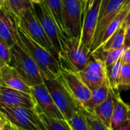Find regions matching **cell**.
Segmentation results:
<instances>
[{
  "label": "cell",
  "mask_w": 130,
  "mask_h": 130,
  "mask_svg": "<svg viewBox=\"0 0 130 130\" xmlns=\"http://www.w3.org/2000/svg\"><path fill=\"white\" fill-rule=\"evenodd\" d=\"M46 3L53 18L55 19L62 34L67 37L65 33L63 16H62V0H44Z\"/></svg>",
  "instance_id": "obj_24"
},
{
  "label": "cell",
  "mask_w": 130,
  "mask_h": 130,
  "mask_svg": "<svg viewBox=\"0 0 130 130\" xmlns=\"http://www.w3.org/2000/svg\"><path fill=\"white\" fill-rule=\"evenodd\" d=\"M101 3L102 0H91L84 13L81 42L89 50L97 28Z\"/></svg>",
  "instance_id": "obj_10"
},
{
  "label": "cell",
  "mask_w": 130,
  "mask_h": 130,
  "mask_svg": "<svg viewBox=\"0 0 130 130\" xmlns=\"http://www.w3.org/2000/svg\"><path fill=\"white\" fill-rule=\"evenodd\" d=\"M68 123L72 130H91L85 115L82 111L68 120Z\"/></svg>",
  "instance_id": "obj_26"
},
{
  "label": "cell",
  "mask_w": 130,
  "mask_h": 130,
  "mask_svg": "<svg viewBox=\"0 0 130 130\" xmlns=\"http://www.w3.org/2000/svg\"><path fill=\"white\" fill-rule=\"evenodd\" d=\"M14 18L15 21L17 43L37 64L43 80L57 78L61 72V66L58 58L52 52L35 42L20 25L16 17L14 16Z\"/></svg>",
  "instance_id": "obj_1"
},
{
  "label": "cell",
  "mask_w": 130,
  "mask_h": 130,
  "mask_svg": "<svg viewBox=\"0 0 130 130\" xmlns=\"http://www.w3.org/2000/svg\"><path fill=\"white\" fill-rule=\"evenodd\" d=\"M130 120V107L124 102L120 95L117 97L111 119V129H114Z\"/></svg>",
  "instance_id": "obj_20"
},
{
  "label": "cell",
  "mask_w": 130,
  "mask_h": 130,
  "mask_svg": "<svg viewBox=\"0 0 130 130\" xmlns=\"http://www.w3.org/2000/svg\"><path fill=\"white\" fill-rule=\"evenodd\" d=\"M11 126H12V125H11ZM12 128H13V126H12ZM13 130H14V128H13Z\"/></svg>",
  "instance_id": "obj_41"
},
{
  "label": "cell",
  "mask_w": 130,
  "mask_h": 130,
  "mask_svg": "<svg viewBox=\"0 0 130 130\" xmlns=\"http://www.w3.org/2000/svg\"><path fill=\"white\" fill-rule=\"evenodd\" d=\"M44 0H30V2L33 3V4H37V3H40L42 2H43Z\"/></svg>",
  "instance_id": "obj_36"
},
{
  "label": "cell",
  "mask_w": 130,
  "mask_h": 130,
  "mask_svg": "<svg viewBox=\"0 0 130 130\" xmlns=\"http://www.w3.org/2000/svg\"><path fill=\"white\" fill-rule=\"evenodd\" d=\"M122 66H123V62H122V57H121L114 63L106 66V72H107V77L108 83L112 90L119 91Z\"/></svg>",
  "instance_id": "obj_22"
},
{
  "label": "cell",
  "mask_w": 130,
  "mask_h": 130,
  "mask_svg": "<svg viewBox=\"0 0 130 130\" xmlns=\"http://www.w3.org/2000/svg\"><path fill=\"white\" fill-rule=\"evenodd\" d=\"M126 4H130V0H126Z\"/></svg>",
  "instance_id": "obj_40"
},
{
  "label": "cell",
  "mask_w": 130,
  "mask_h": 130,
  "mask_svg": "<svg viewBox=\"0 0 130 130\" xmlns=\"http://www.w3.org/2000/svg\"><path fill=\"white\" fill-rule=\"evenodd\" d=\"M5 117L0 113V130H3L4 125H5Z\"/></svg>",
  "instance_id": "obj_34"
},
{
  "label": "cell",
  "mask_w": 130,
  "mask_h": 130,
  "mask_svg": "<svg viewBox=\"0 0 130 130\" xmlns=\"http://www.w3.org/2000/svg\"><path fill=\"white\" fill-rule=\"evenodd\" d=\"M11 125H12V124H11ZM12 126H13V128L14 129V130H24V129H23L18 128V127H16V126H13V125H12Z\"/></svg>",
  "instance_id": "obj_38"
},
{
  "label": "cell",
  "mask_w": 130,
  "mask_h": 130,
  "mask_svg": "<svg viewBox=\"0 0 130 130\" xmlns=\"http://www.w3.org/2000/svg\"><path fill=\"white\" fill-rule=\"evenodd\" d=\"M123 65L130 66V47L125 49V51L122 56Z\"/></svg>",
  "instance_id": "obj_30"
},
{
  "label": "cell",
  "mask_w": 130,
  "mask_h": 130,
  "mask_svg": "<svg viewBox=\"0 0 130 130\" xmlns=\"http://www.w3.org/2000/svg\"><path fill=\"white\" fill-rule=\"evenodd\" d=\"M0 7L1 8L5 7V0H0Z\"/></svg>",
  "instance_id": "obj_37"
},
{
  "label": "cell",
  "mask_w": 130,
  "mask_h": 130,
  "mask_svg": "<svg viewBox=\"0 0 130 130\" xmlns=\"http://www.w3.org/2000/svg\"><path fill=\"white\" fill-rule=\"evenodd\" d=\"M16 18L20 25L35 42L52 52L58 58V54L56 53L50 39L46 34L39 19L36 15L34 6L28 8L20 18Z\"/></svg>",
  "instance_id": "obj_7"
},
{
  "label": "cell",
  "mask_w": 130,
  "mask_h": 130,
  "mask_svg": "<svg viewBox=\"0 0 130 130\" xmlns=\"http://www.w3.org/2000/svg\"><path fill=\"white\" fill-rule=\"evenodd\" d=\"M85 1H86V7H87V5L89 4V2H91V0H85Z\"/></svg>",
  "instance_id": "obj_39"
},
{
  "label": "cell",
  "mask_w": 130,
  "mask_h": 130,
  "mask_svg": "<svg viewBox=\"0 0 130 130\" xmlns=\"http://www.w3.org/2000/svg\"><path fill=\"white\" fill-rule=\"evenodd\" d=\"M0 38L11 49L17 43L15 21L12 14L0 7Z\"/></svg>",
  "instance_id": "obj_17"
},
{
  "label": "cell",
  "mask_w": 130,
  "mask_h": 130,
  "mask_svg": "<svg viewBox=\"0 0 130 130\" xmlns=\"http://www.w3.org/2000/svg\"><path fill=\"white\" fill-rule=\"evenodd\" d=\"M65 33L67 37L81 39L84 8L80 0H62Z\"/></svg>",
  "instance_id": "obj_6"
},
{
  "label": "cell",
  "mask_w": 130,
  "mask_h": 130,
  "mask_svg": "<svg viewBox=\"0 0 130 130\" xmlns=\"http://www.w3.org/2000/svg\"><path fill=\"white\" fill-rule=\"evenodd\" d=\"M126 29L122 26L110 37V38L100 48L105 51L120 50L124 47Z\"/></svg>",
  "instance_id": "obj_23"
},
{
  "label": "cell",
  "mask_w": 130,
  "mask_h": 130,
  "mask_svg": "<svg viewBox=\"0 0 130 130\" xmlns=\"http://www.w3.org/2000/svg\"><path fill=\"white\" fill-rule=\"evenodd\" d=\"M110 90V87L107 81L102 86L91 91V98L82 106V108L86 111L93 113L95 108L107 99Z\"/></svg>",
  "instance_id": "obj_19"
},
{
  "label": "cell",
  "mask_w": 130,
  "mask_h": 130,
  "mask_svg": "<svg viewBox=\"0 0 130 130\" xmlns=\"http://www.w3.org/2000/svg\"><path fill=\"white\" fill-rule=\"evenodd\" d=\"M130 8V4H125L123 8L120 10L119 14L115 17V18L109 24L104 31L101 34L99 38L91 44L90 48V53L92 54L94 51L99 49L102 45H104L110 38V37L122 26Z\"/></svg>",
  "instance_id": "obj_16"
},
{
  "label": "cell",
  "mask_w": 130,
  "mask_h": 130,
  "mask_svg": "<svg viewBox=\"0 0 130 130\" xmlns=\"http://www.w3.org/2000/svg\"><path fill=\"white\" fill-rule=\"evenodd\" d=\"M76 74L91 91L100 88L108 81L105 64L101 60L94 57L85 68Z\"/></svg>",
  "instance_id": "obj_9"
},
{
  "label": "cell",
  "mask_w": 130,
  "mask_h": 130,
  "mask_svg": "<svg viewBox=\"0 0 130 130\" xmlns=\"http://www.w3.org/2000/svg\"><path fill=\"white\" fill-rule=\"evenodd\" d=\"M0 84L19 91L31 94V87L11 65H5L0 68Z\"/></svg>",
  "instance_id": "obj_15"
},
{
  "label": "cell",
  "mask_w": 130,
  "mask_h": 130,
  "mask_svg": "<svg viewBox=\"0 0 130 130\" xmlns=\"http://www.w3.org/2000/svg\"><path fill=\"white\" fill-rule=\"evenodd\" d=\"M126 2V0H102L98 22L92 43L99 38L109 24L119 14Z\"/></svg>",
  "instance_id": "obj_14"
},
{
  "label": "cell",
  "mask_w": 130,
  "mask_h": 130,
  "mask_svg": "<svg viewBox=\"0 0 130 130\" xmlns=\"http://www.w3.org/2000/svg\"><path fill=\"white\" fill-rule=\"evenodd\" d=\"M58 78L82 107L91 98V91L82 82L76 73L61 69L60 75Z\"/></svg>",
  "instance_id": "obj_12"
},
{
  "label": "cell",
  "mask_w": 130,
  "mask_h": 130,
  "mask_svg": "<svg viewBox=\"0 0 130 130\" xmlns=\"http://www.w3.org/2000/svg\"><path fill=\"white\" fill-rule=\"evenodd\" d=\"M31 95L35 101L37 112H41L54 119L65 120L63 115L61 113L53 100L44 82L31 87Z\"/></svg>",
  "instance_id": "obj_11"
},
{
  "label": "cell",
  "mask_w": 130,
  "mask_h": 130,
  "mask_svg": "<svg viewBox=\"0 0 130 130\" xmlns=\"http://www.w3.org/2000/svg\"><path fill=\"white\" fill-rule=\"evenodd\" d=\"M24 107L37 110V105L31 94L19 91L0 84V107Z\"/></svg>",
  "instance_id": "obj_13"
},
{
  "label": "cell",
  "mask_w": 130,
  "mask_h": 130,
  "mask_svg": "<svg viewBox=\"0 0 130 130\" xmlns=\"http://www.w3.org/2000/svg\"><path fill=\"white\" fill-rule=\"evenodd\" d=\"M124 47H125V49L130 47V24L126 27V29Z\"/></svg>",
  "instance_id": "obj_31"
},
{
  "label": "cell",
  "mask_w": 130,
  "mask_h": 130,
  "mask_svg": "<svg viewBox=\"0 0 130 130\" xmlns=\"http://www.w3.org/2000/svg\"><path fill=\"white\" fill-rule=\"evenodd\" d=\"M33 6L37 18L39 19L46 34L50 39L56 53L58 54L59 58V53L61 51L60 39L63 35L62 34L45 1L40 3L33 4Z\"/></svg>",
  "instance_id": "obj_8"
},
{
  "label": "cell",
  "mask_w": 130,
  "mask_h": 130,
  "mask_svg": "<svg viewBox=\"0 0 130 130\" xmlns=\"http://www.w3.org/2000/svg\"><path fill=\"white\" fill-rule=\"evenodd\" d=\"M82 112L85 115L88 121V123L91 130H112L107 128V126H105L94 114L86 111L83 108L82 110Z\"/></svg>",
  "instance_id": "obj_27"
},
{
  "label": "cell",
  "mask_w": 130,
  "mask_h": 130,
  "mask_svg": "<svg viewBox=\"0 0 130 130\" xmlns=\"http://www.w3.org/2000/svg\"><path fill=\"white\" fill-rule=\"evenodd\" d=\"M0 68H1V67H0Z\"/></svg>",
  "instance_id": "obj_43"
},
{
  "label": "cell",
  "mask_w": 130,
  "mask_h": 130,
  "mask_svg": "<svg viewBox=\"0 0 130 130\" xmlns=\"http://www.w3.org/2000/svg\"><path fill=\"white\" fill-rule=\"evenodd\" d=\"M39 117L47 130H72L66 120H57L50 117L41 112H38Z\"/></svg>",
  "instance_id": "obj_25"
},
{
  "label": "cell",
  "mask_w": 130,
  "mask_h": 130,
  "mask_svg": "<svg viewBox=\"0 0 130 130\" xmlns=\"http://www.w3.org/2000/svg\"></svg>",
  "instance_id": "obj_42"
},
{
  "label": "cell",
  "mask_w": 130,
  "mask_h": 130,
  "mask_svg": "<svg viewBox=\"0 0 130 130\" xmlns=\"http://www.w3.org/2000/svg\"><path fill=\"white\" fill-rule=\"evenodd\" d=\"M82 4V7L84 8V13H85V8H86V1L85 0H80Z\"/></svg>",
  "instance_id": "obj_35"
},
{
  "label": "cell",
  "mask_w": 130,
  "mask_h": 130,
  "mask_svg": "<svg viewBox=\"0 0 130 130\" xmlns=\"http://www.w3.org/2000/svg\"><path fill=\"white\" fill-rule=\"evenodd\" d=\"M3 130H13L12 128V126H11V123L8 121L6 119H5V125H4V128Z\"/></svg>",
  "instance_id": "obj_33"
},
{
  "label": "cell",
  "mask_w": 130,
  "mask_h": 130,
  "mask_svg": "<svg viewBox=\"0 0 130 130\" xmlns=\"http://www.w3.org/2000/svg\"><path fill=\"white\" fill-rule=\"evenodd\" d=\"M43 82L66 120H69L75 114L82 111V107L75 100L59 78L44 79Z\"/></svg>",
  "instance_id": "obj_4"
},
{
  "label": "cell",
  "mask_w": 130,
  "mask_h": 130,
  "mask_svg": "<svg viewBox=\"0 0 130 130\" xmlns=\"http://www.w3.org/2000/svg\"><path fill=\"white\" fill-rule=\"evenodd\" d=\"M130 89V66L123 65L121 69L119 90Z\"/></svg>",
  "instance_id": "obj_29"
},
{
  "label": "cell",
  "mask_w": 130,
  "mask_h": 130,
  "mask_svg": "<svg viewBox=\"0 0 130 130\" xmlns=\"http://www.w3.org/2000/svg\"><path fill=\"white\" fill-rule=\"evenodd\" d=\"M11 50L6 43L0 38V67L10 65L11 63Z\"/></svg>",
  "instance_id": "obj_28"
},
{
  "label": "cell",
  "mask_w": 130,
  "mask_h": 130,
  "mask_svg": "<svg viewBox=\"0 0 130 130\" xmlns=\"http://www.w3.org/2000/svg\"><path fill=\"white\" fill-rule=\"evenodd\" d=\"M112 130H130V120L124 123L123 124L119 126L116 129Z\"/></svg>",
  "instance_id": "obj_32"
},
{
  "label": "cell",
  "mask_w": 130,
  "mask_h": 130,
  "mask_svg": "<svg viewBox=\"0 0 130 130\" xmlns=\"http://www.w3.org/2000/svg\"><path fill=\"white\" fill-rule=\"evenodd\" d=\"M32 6L33 3L30 0H5L4 8L11 14L20 18Z\"/></svg>",
  "instance_id": "obj_21"
},
{
  "label": "cell",
  "mask_w": 130,
  "mask_h": 130,
  "mask_svg": "<svg viewBox=\"0 0 130 130\" xmlns=\"http://www.w3.org/2000/svg\"><path fill=\"white\" fill-rule=\"evenodd\" d=\"M120 95L119 91L110 88L107 99L95 108L93 113L105 126L111 129V119L116 105L117 97Z\"/></svg>",
  "instance_id": "obj_18"
},
{
  "label": "cell",
  "mask_w": 130,
  "mask_h": 130,
  "mask_svg": "<svg viewBox=\"0 0 130 130\" xmlns=\"http://www.w3.org/2000/svg\"><path fill=\"white\" fill-rule=\"evenodd\" d=\"M60 43L61 51L59 53V62L62 69L78 73L93 59L90 50L82 43L79 38L62 36Z\"/></svg>",
  "instance_id": "obj_2"
},
{
  "label": "cell",
  "mask_w": 130,
  "mask_h": 130,
  "mask_svg": "<svg viewBox=\"0 0 130 130\" xmlns=\"http://www.w3.org/2000/svg\"><path fill=\"white\" fill-rule=\"evenodd\" d=\"M10 50L11 56L10 65L16 69L29 86L34 87L44 82L37 64L18 43Z\"/></svg>",
  "instance_id": "obj_3"
},
{
  "label": "cell",
  "mask_w": 130,
  "mask_h": 130,
  "mask_svg": "<svg viewBox=\"0 0 130 130\" xmlns=\"http://www.w3.org/2000/svg\"><path fill=\"white\" fill-rule=\"evenodd\" d=\"M0 113L18 128L24 130H47L36 110L24 107H1Z\"/></svg>",
  "instance_id": "obj_5"
}]
</instances>
